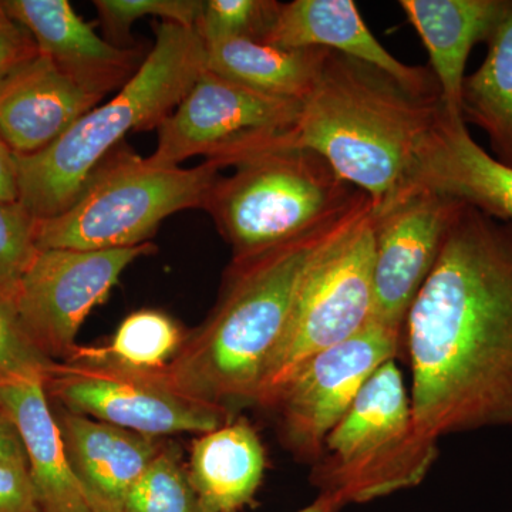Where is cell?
I'll return each instance as SVG.
<instances>
[{
    "label": "cell",
    "instance_id": "obj_7",
    "mask_svg": "<svg viewBox=\"0 0 512 512\" xmlns=\"http://www.w3.org/2000/svg\"><path fill=\"white\" fill-rule=\"evenodd\" d=\"M222 168L208 160L192 168L156 167L120 148L69 210L36 222V247L106 251L147 244L175 212L204 210Z\"/></svg>",
    "mask_w": 512,
    "mask_h": 512
},
{
    "label": "cell",
    "instance_id": "obj_25",
    "mask_svg": "<svg viewBox=\"0 0 512 512\" xmlns=\"http://www.w3.org/2000/svg\"><path fill=\"white\" fill-rule=\"evenodd\" d=\"M121 512L207 511L192 487L177 448L165 443L131 488Z\"/></svg>",
    "mask_w": 512,
    "mask_h": 512
},
{
    "label": "cell",
    "instance_id": "obj_20",
    "mask_svg": "<svg viewBox=\"0 0 512 512\" xmlns=\"http://www.w3.org/2000/svg\"><path fill=\"white\" fill-rule=\"evenodd\" d=\"M0 403L25 447L42 512H93L67 460L59 424L39 380L0 384Z\"/></svg>",
    "mask_w": 512,
    "mask_h": 512
},
{
    "label": "cell",
    "instance_id": "obj_23",
    "mask_svg": "<svg viewBox=\"0 0 512 512\" xmlns=\"http://www.w3.org/2000/svg\"><path fill=\"white\" fill-rule=\"evenodd\" d=\"M487 45L484 62L464 80L461 117L487 136L491 156L512 168V12Z\"/></svg>",
    "mask_w": 512,
    "mask_h": 512
},
{
    "label": "cell",
    "instance_id": "obj_9",
    "mask_svg": "<svg viewBox=\"0 0 512 512\" xmlns=\"http://www.w3.org/2000/svg\"><path fill=\"white\" fill-rule=\"evenodd\" d=\"M301 101L275 99L205 69L158 127L157 148L147 158L156 167H180L202 156L222 167L272 150L295 127Z\"/></svg>",
    "mask_w": 512,
    "mask_h": 512
},
{
    "label": "cell",
    "instance_id": "obj_18",
    "mask_svg": "<svg viewBox=\"0 0 512 512\" xmlns=\"http://www.w3.org/2000/svg\"><path fill=\"white\" fill-rule=\"evenodd\" d=\"M56 420L67 460L93 512H121L164 441L63 409Z\"/></svg>",
    "mask_w": 512,
    "mask_h": 512
},
{
    "label": "cell",
    "instance_id": "obj_1",
    "mask_svg": "<svg viewBox=\"0 0 512 512\" xmlns=\"http://www.w3.org/2000/svg\"><path fill=\"white\" fill-rule=\"evenodd\" d=\"M424 436L512 427V221L464 204L406 316Z\"/></svg>",
    "mask_w": 512,
    "mask_h": 512
},
{
    "label": "cell",
    "instance_id": "obj_5",
    "mask_svg": "<svg viewBox=\"0 0 512 512\" xmlns=\"http://www.w3.org/2000/svg\"><path fill=\"white\" fill-rule=\"evenodd\" d=\"M397 359L373 373L325 441L311 480L343 507L365 504L423 483L439 441L424 436Z\"/></svg>",
    "mask_w": 512,
    "mask_h": 512
},
{
    "label": "cell",
    "instance_id": "obj_19",
    "mask_svg": "<svg viewBox=\"0 0 512 512\" xmlns=\"http://www.w3.org/2000/svg\"><path fill=\"white\" fill-rule=\"evenodd\" d=\"M399 5L429 53L444 111L463 119L468 57L478 43L490 42L510 16L512 0H400Z\"/></svg>",
    "mask_w": 512,
    "mask_h": 512
},
{
    "label": "cell",
    "instance_id": "obj_26",
    "mask_svg": "<svg viewBox=\"0 0 512 512\" xmlns=\"http://www.w3.org/2000/svg\"><path fill=\"white\" fill-rule=\"evenodd\" d=\"M281 6L276 0H205L195 30L204 45L231 39L264 42Z\"/></svg>",
    "mask_w": 512,
    "mask_h": 512
},
{
    "label": "cell",
    "instance_id": "obj_16",
    "mask_svg": "<svg viewBox=\"0 0 512 512\" xmlns=\"http://www.w3.org/2000/svg\"><path fill=\"white\" fill-rule=\"evenodd\" d=\"M103 99L37 53L0 84V138L16 156L39 153Z\"/></svg>",
    "mask_w": 512,
    "mask_h": 512
},
{
    "label": "cell",
    "instance_id": "obj_15",
    "mask_svg": "<svg viewBox=\"0 0 512 512\" xmlns=\"http://www.w3.org/2000/svg\"><path fill=\"white\" fill-rule=\"evenodd\" d=\"M417 191L437 192L512 221V168L495 160L474 140L464 120L451 119L444 109L397 198Z\"/></svg>",
    "mask_w": 512,
    "mask_h": 512
},
{
    "label": "cell",
    "instance_id": "obj_4",
    "mask_svg": "<svg viewBox=\"0 0 512 512\" xmlns=\"http://www.w3.org/2000/svg\"><path fill=\"white\" fill-rule=\"evenodd\" d=\"M205 62V45L195 28L158 23L153 49L113 99L89 111L45 150L15 154L19 204L36 221L69 210L128 134L158 130L190 93Z\"/></svg>",
    "mask_w": 512,
    "mask_h": 512
},
{
    "label": "cell",
    "instance_id": "obj_22",
    "mask_svg": "<svg viewBox=\"0 0 512 512\" xmlns=\"http://www.w3.org/2000/svg\"><path fill=\"white\" fill-rule=\"evenodd\" d=\"M205 69L275 99L305 103L319 82L329 50L281 49L248 39L205 45Z\"/></svg>",
    "mask_w": 512,
    "mask_h": 512
},
{
    "label": "cell",
    "instance_id": "obj_27",
    "mask_svg": "<svg viewBox=\"0 0 512 512\" xmlns=\"http://www.w3.org/2000/svg\"><path fill=\"white\" fill-rule=\"evenodd\" d=\"M93 5L109 42L119 47L130 45L131 26L144 16L195 28L204 8L202 0H94Z\"/></svg>",
    "mask_w": 512,
    "mask_h": 512
},
{
    "label": "cell",
    "instance_id": "obj_34",
    "mask_svg": "<svg viewBox=\"0 0 512 512\" xmlns=\"http://www.w3.org/2000/svg\"><path fill=\"white\" fill-rule=\"evenodd\" d=\"M342 508L343 505L336 498L319 494L313 503L306 505L302 510L296 512H340Z\"/></svg>",
    "mask_w": 512,
    "mask_h": 512
},
{
    "label": "cell",
    "instance_id": "obj_13",
    "mask_svg": "<svg viewBox=\"0 0 512 512\" xmlns=\"http://www.w3.org/2000/svg\"><path fill=\"white\" fill-rule=\"evenodd\" d=\"M463 205L437 192L417 191L373 212L375 322L403 333L407 313Z\"/></svg>",
    "mask_w": 512,
    "mask_h": 512
},
{
    "label": "cell",
    "instance_id": "obj_8",
    "mask_svg": "<svg viewBox=\"0 0 512 512\" xmlns=\"http://www.w3.org/2000/svg\"><path fill=\"white\" fill-rule=\"evenodd\" d=\"M373 210L313 259L291 319L256 392L269 407L276 393L309 357L357 335L373 320Z\"/></svg>",
    "mask_w": 512,
    "mask_h": 512
},
{
    "label": "cell",
    "instance_id": "obj_21",
    "mask_svg": "<svg viewBox=\"0 0 512 512\" xmlns=\"http://www.w3.org/2000/svg\"><path fill=\"white\" fill-rule=\"evenodd\" d=\"M265 464V448L254 427L231 420L194 441L187 470L205 511L238 512L258 491Z\"/></svg>",
    "mask_w": 512,
    "mask_h": 512
},
{
    "label": "cell",
    "instance_id": "obj_24",
    "mask_svg": "<svg viewBox=\"0 0 512 512\" xmlns=\"http://www.w3.org/2000/svg\"><path fill=\"white\" fill-rule=\"evenodd\" d=\"M185 335L170 315L143 309L121 322L109 345L82 348L70 360H103L138 370H160L183 345Z\"/></svg>",
    "mask_w": 512,
    "mask_h": 512
},
{
    "label": "cell",
    "instance_id": "obj_3",
    "mask_svg": "<svg viewBox=\"0 0 512 512\" xmlns=\"http://www.w3.org/2000/svg\"><path fill=\"white\" fill-rule=\"evenodd\" d=\"M441 113L440 96H421L372 64L329 50L295 127L272 150L319 154L376 214L399 197Z\"/></svg>",
    "mask_w": 512,
    "mask_h": 512
},
{
    "label": "cell",
    "instance_id": "obj_31",
    "mask_svg": "<svg viewBox=\"0 0 512 512\" xmlns=\"http://www.w3.org/2000/svg\"><path fill=\"white\" fill-rule=\"evenodd\" d=\"M37 53L35 40L28 30L10 19L0 2V84Z\"/></svg>",
    "mask_w": 512,
    "mask_h": 512
},
{
    "label": "cell",
    "instance_id": "obj_10",
    "mask_svg": "<svg viewBox=\"0 0 512 512\" xmlns=\"http://www.w3.org/2000/svg\"><path fill=\"white\" fill-rule=\"evenodd\" d=\"M43 387L67 412L158 439L208 433L232 420L227 410L175 390L158 370L103 360L55 362Z\"/></svg>",
    "mask_w": 512,
    "mask_h": 512
},
{
    "label": "cell",
    "instance_id": "obj_2",
    "mask_svg": "<svg viewBox=\"0 0 512 512\" xmlns=\"http://www.w3.org/2000/svg\"><path fill=\"white\" fill-rule=\"evenodd\" d=\"M366 194L291 242L232 259L214 311L185 335L158 370L178 392L234 412L254 404L269 360L284 336L303 278L330 242L372 212Z\"/></svg>",
    "mask_w": 512,
    "mask_h": 512
},
{
    "label": "cell",
    "instance_id": "obj_12",
    "mask_svg": "<svg viewBox=\"0 0 512 512\" xmlns=\"http://www.w3.org/2000/svg\"><path fill=\"white\" fill-rule=\"evenodd\" d=\"M153 252L151 242L106 251H37L12 299L30 340L55 362L72 359L90 312L106 301L128 265Z\"/></svg>",
    "mask_w": 512,
    "mask_h": 512
},
{
    "label": "cell",
    "instance_id": "obj_17",
    "mask_svg": "<svg viewBox=\"0 0 512 512\" xmlns=\"http://www.w3.org/2000/svg\"><path fill=\"white\" fill-rule=\"evenodd\" d=\"M266 45L325 49L372 64L421 96H440L430 67L397 60L367 28L353 0H293L282 3ZM441 97V96H440Z\"/></svg>",
    "mask_w": 512,
    "mask_h": 512
},
{
    "label": "cell",
    "instance_id": "obj_32",
    "mask_svg": "<svg viewBox=\"0 0 512 512\" xmlns=\"http://www.w3.org/2000/svg\"><path fill=\"white\" fill-rule=\"evenodd\" d=\"M0 202H19V177L16 156L0 138Z\"/></svg>",
    "mask_w": 512,
    "mask_h": 512
},
{
    "label": "cell",
    "instance_id": "obj_11",
    "mask_svg": "<svg viewBox=\"0 0 512 512\" xmlns=\"http://www.w3.org/2000/svg\"><path fill=\"white\" fill-rule=\"evenodd\" d=\"M400 349L403 333L372 320L352 338L305 360L268 407L278 412L281 439L293 456L313 466L367 380L397 359Z\"/></svg>",
    "mask_w": 512,
    "mask_h": 512
},
{
    "label": "cell",
    "instance_id": "obj_35",
    "mask_svg": "<svg viewBox=\"0 0 512 512\" xmlns=\"http://www.w3.org/2000/svg\"><path fill=\"white\" fill-rule=\"evenodd\" d=\"M0 410H3L2 403H0Z\"/></svg>",
    "mask_w": 512,
    "mask_h": 512
},
{
    "label": "cell",
    "instance_id": "obj_28",
    "mask_svg": "<svg viewBox=\"0 0 512 512\" xmlns=\"http://www.w3.org/2000/svg\"><path fill=\"white\" fill-rule=\"evenodd\" d=\"M36 222L19 202H0V296L10 302L39 251Z\"/></svg>",
    "mask_w": 512,
    "mask_h": 512
},
{
    "label": "cell",
    "instance_id": "obj_14",
    "mask_svg": "<svg viewBox=\"0 0 512 512\" xmlns=\"http://www.w3.org/2000/svg\"><path fill=\"white\" fill-rule=\"evenodd\" d=\"M2 8L28 30L39 55L101 97L120 90L144 62L137 49L101 39L67 0H3Z\"/></svg>",
    "mask_w": 512,
    "mask_h": 512
},
{
    "label": "cell",
    "instance_id": "obj_6",
    "mask_svg": "<svg viewBox=\"0 0 512 512\" xmlns=\"http://www.w3.org/2000/svg\"><path fill=\"white\" fill-rule=\"evenodd\" d=\"M215 181L204 210L232 259H245L301 237L363 194L340 180L328 161L302 148H276L242 160Z\"/></svg>",
    "mask_w": 512,
    "mask_h": 512
},
{
    "label": "cell",
    "instance_id": "obj_29",
    "mask_svg": "<svg viewBox=\"0 0 512 512\" xmlns=\"http://www.w3.org/2000/svg\"><path fill=\"white\" fill-rule=\"evenodd\" d=\"M55 360L43 355L16 315L12 302L0 296V384L39 380L45 383Z\"/></svg>",
    "mask_w": 512,
    "mask_h": 512
},
{
    "label": "cell",
    "instance_id": "obj_30",
    "mask_svg": "<svg viewBox=\"0 0 512 512\" xmlns=\"http://www.w3.org/2000/svg\"><path fill=\"white\" fill-rule=\"evenodd\" d=\"M0 512H42L30 478L28 458L0 461Z\"/></svg>",
    "mask_w": 512,
    "mask_h": 512
},
{
    "label": "cell",
    "instance_id": "obj_33",
    "mask_svg": "<svg viewBox=\"0 0 512 512\" xmlns=\"http://www.w3.org/2000/svg\"><path fill=\"white\" fill-rule=\"evenodd\" d=\"M26 453L15 423L0 410V461L25 460Z\"/></svg>",
    "mask_w": 512,
    "mask_h": 512
}]
</instances>
